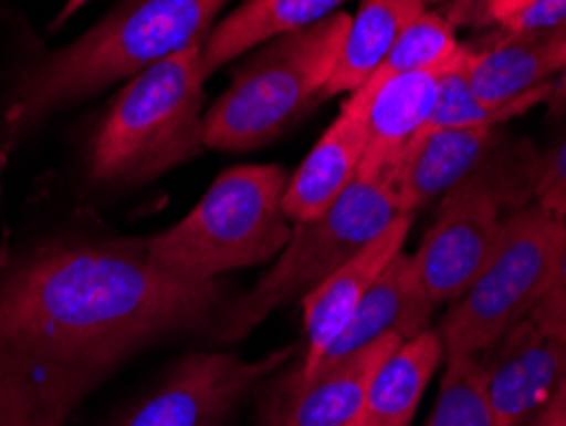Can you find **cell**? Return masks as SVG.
Returning a JSON list of instances; mask_svg holds the SVG:
<instances>
[{"mask_svg":"<svg viewBox=\"0 0 566 426\" xmlns=\"http://www.w3.org/2000/svg\"><path fill=\"white\" fill-rule=\"evenodd\" d=\"M294 347L245 361L238 353H189L107 426H228L238 408L276 375Z\"/></svg>","mask_w":566,"mask_h":426,"instance_id":"obj_8","label":"cell"},{"mask_svg":"<svg viewBox=\"0 0 566 426\" xmlns=\"http://www.w3.org/2000/svg\"><path fill=\"white\" fill-rule=\"evenodd\" d=\"M497 125L480 128H437L423 131L406 148L394 172L398 207L403 215H416L421 207L441 202L449 191L468 181L495 154Z\"/></svg>","mask_w":566,"mask_h":426,"instance_id":"obj_14","label":"cell"},{"mask_svg":"<svg viewBox=\"0 0 566 426\" xmlns=\"http://www.w3.org/2000/svg\"><path fill=\"white\" fill-rule=\"evenodd\" d=\"M82 398L0 345V426H64Z\"/></svg>","mask_w":566,"mask_h":426,"instance_id":"obj_21","label":"cell"},{"mask_svg":"<svg viewBox=\"0 0 566 426\" xmlns=\"http://www.w3.org/2000/svg\"><path fill=\"white\" fill-rule=\"evenodd\" d=\"M441 361L444 345L437 330L403 340L373 373L360 412L347 426H411Z\"/></svg>","mask_w":566,"mask_h":426,"instance_id":"obj_18","label":"cell"},{"mask_svg":"<svg viewBox=\"0 0 566 426\" xmlns=\"http://www.w3.org/2000/svg\"><path fill=\"white\" fill-rule=\"evenodd\" d=\"M546 105L554 115H562L566 111V66L559 77L554 80V87H552V92H548Z\"/></svg>","mask_w":566,"mask_h":426,"instance_id":"obj_30","label":"cell"},{"mask_svg":"<svg viewBox=\"0 0 566 426\" xmlns=\"http://www.w3.org/2000/svg\"><path fill=\"white\" fill-rule=\"evenodd\" d=\"M411 215L398 217L380 238H376L368 248H363L360 253L349 258L345 266H339L329 279H324L319 287L302 299L306 347L302 361L273 383L276 394H289V391L304 386L316 373L322 355L327 353V347L345 330V324L355 314V309L360 306L368 289L386 271V266L398 253H403L406 238L411 232Z\"/></svg>","mask_w":566,"mask_h":426,"instance_id":"obj_11","label":"cell"},{"mask_svg":"<svg viewBox=\"0 0 566 426\" xmlns=\"http://www.w3.org/2000/svg\"><path fill=\"white\" fill-rule=\"evenodd\" d=\"M444 378L423 426H493L478 357H444Z\"/></svg>","mask_w":566,"mask_h":426,"instance_id":"obj_24","label":"cell"},{"mask_svg":"<svg viewBox=\"0 0 566 426\" xmlns=\"http://www.w3.org/2000/svg\"><path fill=\"white\" fill-rule=\"evenodd\" d=\"M439 74L441 70L373 77L376 90L368 111V152L360 172H396L403 152L431 118Z\"/></svg>","mask_w":566,"mask_h":426,"instance_id":"obj_17","label":"cell"},{"mask_svg":"<svg viewBox=\"0 0 566 426\" xmlns=\"http://www.w3.org/2000/svg\"><path fill=\"white\" fill-rule=\"evenodd\" d=\"M401 342L380 340L289 394L273 391L269 412L261 414V426H347L360 412L373 373Z\"/></svg>","mask_w":566,"mask_h":426,"instance_id":"obj_16","label":"cell"},{"mask_svg":"<svg viewBox=\"0 0 566 426\" xmlns=\"http://www.w3.org/2000/svg\"><path fill=\"white\" fill-rule=\"evenodd\" d=\"M534 3L536 0H472L464 21H468L472 13H478L482 21L497 23V27L503 29L507 21H513L515 15L523 13L528 6H534Z\"/></svg>","mask_w":566,"mask_h":426,"instance_id":"obj_28","label":"cell"},{"mask_svg":"<svg viewBox=\"0 0 566 426\" xmlns=\"http://www.w3.org/2000/svg\"><path fill=\"white\" fill-rule=\"evenodd\" d=\"M528 320L544 332V335L566 340V238L556 256L552 276L541 294L534 312L528 314Z\"/></svg>","mask_w":566,"mask_h":426,"instance_id":"obj_26","label":"cell"},{"mask_svg":"<svg viewBox=\"0 0 566 426\" xmlns=\"http://www.w3.org/2000/svg\"><path fill=\"white\" fill-rule=\"evenodd\" d=\"M205 82L202 44L130 77L90 144V177L107 187H130L202 156Z\"/></svg>","mask_w":566,"mask_h":426,"instance_id":"obj_3","label":"cell"},{"mask_svg":"<svg viewBox=\"0 0 566 426\" xmlns=\"http://www.w3.org/2000/svg\"><path fill=\"white\" fill-rule=\"evenodd\" d=\"M566 27V0H536L526 11L507 21L503 33H523V31H546Z\"/></svg>","mask_w":566,"mask_h":426,"instance_id":"obj_27","label":"cell"},{"mask_svg":"<svg viewBox=\"0 0 566 426\" xmlns=\"http://www.w3.org/2000/svg\"><path fill=\"white\" fill-rule=\"evenodd\" d=\"M347 0H245L202 41V70L207 77L255 46L286 37L291 31L337 13Z\"/></svg>","mask_w":566,"mask_h":426,"instance_id":"obj_19","label":"cell"},{"mask_svg":"<svg viewBox=\"0 0 566 426\" xmlns=\"http://www.w3.org/2000/svg\"><path fill=\"white\" fill-rule=\"evenodd\" d=\"M87 3H90V0H66L64 8H62V13L56 15V21L52 23V27H54V29H56V27H62V23H64L66 19H72V15L77 13L82 6H87Z\"/></svg>","mask_w":566,"mask_h":426,"instance_id":"obj_31","label":"cell"},{"mask_svg":"<svg viewBox=\"0 0 566 426\" xmlns=\"http://www.w3.org/2000/svg\"><path fill=\"white\" fill-rule=\"evenodd\" d=\"M431 0H363L343 41V52L332 72L327 97L360 90L388 60L390 49L416 15L429 11Z\"/></svg>","mask_w":566,"mask_h":426,"instance_id":"obj_20","label":"cell"},{"mask_svg":"<svg viewBox=\"0 0 566 426\" xmlns=\"http://www.w3.org/2000/svg\"><path fill=\"white\" fill-rule=\"evenodd\" d=\"M437 309L439 306L431 302L419 273L413 269L411 256L398 253L368 289V294L363 297L345 330L322 355L312 378L349 361L363 350L378 345L380 340H411L421 335L423 330H429Z\"/></svg>","mask_w":566,"mask_h":426,"instance_id":"obj_13","label":"cell"},{"mask_svg":"<svg viewBox=\"0 0 566 426\" xmlns=\"http://www.w3.org/2000/svg\"><path fill=\"white\" fill-rule=\"evenodd\" d=\"M564 381H566V378H564Z\"/></svg>","mask_w":566,"mask_h":426,"instance_id":"obj_33","label":"cell"},{"mask_svg":"<svg viewBox=\"0 0 566 426\" xmlns=\"http://www.w3.org/2000/svg\"><path fill=\"white\" fill-rule=\"evenodd\" d=\"M528 184L536 205L566 220V136L534 158Z\"/></svg>","mask_w":566,"mask_h":426,"instance_id":"obj_25","label":"cell"},{"mask_svg":"<svg viewBox=\"0 0 566 426\" xmlns=\"http://www.w3.org/2000/svg\"><path fill=\"white\" fill-rule=\"evenodd\" d=\"M228 0H128L23 77L3 121L0 162L33 123L146 66L202 44Z\"/></svg>","mask_w":566,"mask_h":426,"instance_id":"obj_2","label":"cell"},{"mask_svg":"<svg viewBox=\"0 0 566 426\" xmlns=\"http://www.w3.org/2000/svg\"><path fill=\"white\" fill-rule=\"evenodd\" d=\"M501 189L482 169L441 199L439 212L411 253L413 269L437 306H449L464 294L493 253L503 230Z\"/></svg>","mask_w":566,"mask_h":426,"instance_id":"obj_9","label":"cell"},{"mask_svg":"<svg viewBox=\"0 0 566 426\" xmlns=\"http://www.w3.org/2000/svg\"><path fill=\"white\" fill-rule=\"evenodd\" d=\"M566 66V27L503 33L493 46L470 52V82L482 105L503 107L554 85Z\"/></svg>","mask_w":566,"mask_h":426,"instance_id":"obj_15","label":"cell"},{"mask_svg":"<svg viewBox=\"0 0 566 426\" xmlns=\"http://www.w3.org/2000/svg\"><path fill=\"white\" fill-rule=\"evenodd\" d=\"M347 27L349 13L337 11L263 44L205 113V146L228 154L255 152L327 100Z\"/></svg>","mask_w":566,"mask_h":426,"instance_id":"obj_4","label":"cell"},{"mask_svg":"<svg viewBox=\"0 0 566 426\" xmlns=\"http://www.w3.org/2000/svg\"><path fill=\"white\" fill-rule=\"evenodd\" d=\"M478 361L493 426H536L566 378V340L526 316Z\"/></svg>","mask_w":566,"mask_h":426,"instance_id":"obj_10","label":"cell"},{"mask_svg":"<svg viewBox=\"0 0 566 426\" xmlns=\"http://www.w3.org/2000/svg\"><path fill=\"white\" fill-rule=\"evenodd\" d=\"M470 52L472 49L460 46V52L452 56V62L441 70L437 80L434 111H431V118L423 131L501 125L518 118V115L528 113L531 107H536L548 100V92H552L554 85L528 92V95L513 100V103H507L503 107L482 105L478 95H474L472 82H470Z\"/></svg>","mask_w":566,"mask_h":426,"instance_id":"obj_22","label":"cell"},{"mask_svg":"<svg viewBox=\"0 0 566 426\" xmlns=\"http://www.w3.org/2000/svg\"><path fill=\"white\" fill-rule=\"evenodd\" d=\"M470 3H472V0H457V15H460V11H468V8H470ZM457 15H454V19H457ZM454 19H452V23H454Z\"/></svg>","mask_w":566,"mask_h":426,"instance_id":"obj_32","label":"cell"},{"mask_svg":"<svg viewBox=\"0 0 566 426\" xmlns=\"http://www.w3.org/2000/svg\"><path fill=\"white\" fill-rule=\"evenodd\" d=\"M373 90L376 85L368 80L360 90L349 92L343 111L289 177L283 210L294 225L327 212L360 172L365 152H368Z\"/></svg>","mask_w":566,"mask_h":426,"instance_id":"obj_12","label":"cell"},{"mask_svg":"<svg viewBox=\"0 0 566 426\" xmlns=\"http://www.w3.org/2000/svg\"><path fill=\"white\" fill-rule=\"evenodd\" d=\"M460 46L452 19L434 11H423L401 31L376 77L444 70L452 62V56L460 52Z\"/></svg>","mask_w":566,"mask_h":426,"instance_id":"obj_23","label":"cell"},{"mask_svg":"<svg viewBox=\"0 0 566 426\" xmlns=\"http://www.w3.org/2000/svg\"><path fill=\"white\" fill-rule=\"evenodd\" d=\"M289 174L279 164H243L222 172L187 217L146 238L158 269L218 279L276 261L294 222L283 210Z\"/></svg>","mask_w":566,"mask_h":426,"instance_id":"obj_6","label":"cell"},{"mask_svg":"<svg viewBox=\"0 0 566 426\" xmlns=\"http://www.w3.org/2000/svg\"><path fill=\"white\" fill-rule=\"evenodd\" d=\"M218 279L158 269L146 240H52L0 263V345L87 398L140 350L210 335Z\"/></svg>","mask_w":566,"mask_h":426,"instance_id":"obj_1","label":"cell"},{"mask_svg":"<svg viewBox=\"0 0 566 426\" xmlns=\"http://www.w3.org/2000/svg\"><path fill=\"white\" fill-rule=\"evenodd\" d=\"M564 238V217L536 202L507 217L485 266L434 328L444 357H478L526 320L544 294Z\"/></svg>","mask_w":566,"mask_h":426,"instance_id":"obj_7","label":"cell"},{"mask_svg":"<svg viewBox=\"0 0 566 426\" xmlns=\"http://www.w3.org/2000/svg\"><path fill=\"white\" fill-rule=\"evenodd\" d=\"M401 215L394 174L357 172L327 212L294 225L271 269L251 291L220 309L207 340L222 347L245 340L276 309L304 299L339 266L368 248Z\"/></svg>","mask_w":566,"mask_h":426,"instance_id":"obj_5","label":"cell"},{"mask_svg":"<svg viewBox=\"0 0 566 426\" xmlns=\"http://www.w3.org/2000/svg\"><path fill=\"white\" fill-rule=\"evenodd\" d=\"M536 426H566V381L556 391L554 398L548 401V406L544 408Z\"/></svg>","mask_w":566,"mask_h":426,"instance_id":"obj_29","label":"cell"}]
</instances>
